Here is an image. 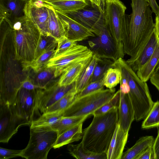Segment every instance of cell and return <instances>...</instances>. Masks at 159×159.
<instances>
[{"instance_id":"46","label":"cell","mask_w":159,"mask_h":159,"mask_svg":"<svg viewBox=\"0 0 159 159\" xmlns=\"http://www.w3.org/2000/svg\"><path fill=\"white\" fill-rule=\"evenodd\" d=\"M148 1L152 12L154 13L156 15H159V6L156 0H148Z\"/></svg>"},{"instance_id":"40","label":"cell","mask_w":159,"mask_h":159,"mask_svg":"<svg viewBox=\"0 0 159 159\" xmlns=\"http://www.w3.org/2000/svg\"><path fill=\"white\" fill-rule=\"evenodd\" d=\"M77 44L76 42L70 40L66 37L60 39L57 41V46L54 56L60 54Z\"/></svg>"},{"instance_id":"41","label":"cell","mask_w":159,"mask_h":159,"mask_svg":"<svg viewBox=\"0 0 159 159\" xmlns=\"http://www.w3.org/2000/svg\"><path fill=\"white\" fill-rule=\"evenodd\" d=\"M23 150H11L0 148V159H8L11 158L20 157Z\"/></svg>"},{"instance_id":"19","label":"cell","mask_w":159,"mask_h":159,"mask_svg":"<svg viewBox=\"0 0 159 159\" xmlns=\"http://www.w3.org/2000/svg\"><path fill=\"white\" fill-rule=\"evenodd\" d=\"M118 111L119 123L123 130L129 131L134 120V112L128 94L120 90Z\"/></svg>"},{"instance_id":"27","label":"cell","mask_w":159,"mask_h":159,"mask_svg":"<svg viewBox=\"0 0 159 159\" xmlns=\"http://www.w3.org/2000/svg\"><path fill=\"white\" fill-rule=\"evenodd\" d=\"M67 149L72 156L77 159H107V153L92 152L85 148L81 142L77 144H69Z\"/></svg>"},{"instance_id":"50","label":"cell","mask_w":159,"mask_h":159,"mask_svg":"<svg viewBox=\"0 0 159 159\" xmlns=\"http://www.w3.org/2000/svg\"><path fill=\"white\" fill-rule=\"evenodd\" d=\"M106 0L110 1H111V0Z\"/></svg>"},{"instance_id":"22","label":"cell","mask_w":159,"mask_h":159,"mask_svg":"<svg viewBox=\"0 0 159 159\" xmlns=\"http://www.w3.org/2000/svg\"><path fill=\"white\" fill-rule=\"evenodd\" d=\"M91 58L79 62L66 69L59 79V85L61 86H67L75 83Z\"/></svg>"},{"instance_id":"32","label":"cell","mask_w":159,"mask_h":159,"mask_svg":"<svg viewBox=\"0 0 159 159\" xmlns=\"http://www.w3.org/2000/svg\"><path fill=\"white\" fill-rule=\"evenodd\" d=\"M57 43L49 48L30 65L29 68L35 72L45 67L49 60L54 55Z\"/></svg>"},{"instance_id":"14","label":"cell","mask_w":159,"mask_h":159,"mask_svg":"<svg viewBox=\"0 0 159 159\" xmlns=\"http://www.w3.org/2000/svg\"><path fill=\"white\" fill-rule=\"evenodd\" d=\"M35 95L36 90H29L21 87L12 105L17 115L31 123L34 120V114L38 112L35 105Z\"/></svg>"},{"instance_id":"36","label":"cell","mask_w":159,"mask_h":159,"mask_svg":"<svg viewBox=\"0 0 159 159\" xmlns=\"http://www.w3.org/2000/svg\"><path fill=\"white\" fill-rule=\"evenodd\" d=\"M121 76V72L119 69L110 67L106 72L103 77L104 86L109 89L114 88L120 83Z\"/></svg>"},{"instance_id":"28","label":"cell","mask_w":159,"mask_h":159,"mask_svg":"<svg viewBox=\"0 0 159 159\" xmlns=\"http://www.w3.org/2000/svg\"><path fill=\"white\" fill-rule=\"evenodd\" d=\"M99 57L98 56L93 54L90 61L75 83V89L78 93L90 83L96 64Z\"/></svg>"},{"instance_id":"2","label":"cell","mask_w":159,"mask_h":159,"mask_svg":"<svg viewBox=\"0 0 159 159\" xmlns=\"http://www.w3.org/2000/svg\"><path fill=\"white\" fill-rule=\"evenodd\" d=\"M132 12L122 41L125 54L135 56L154 32V23L148 0H131Z\"/></svg>"},{"instance_id":"37","label":"cell","mask_w":159,"mask_h":159,"mask_svg":"<svg viewBox=\"0 0 159 159\" xmlns=\"http://www.w3.org/2000/svg\"><path fill=\"white\" fill-rule=\"evenodd\" d=\"M57 43V41L51 36L41 34L36 48L34 60L48 48Z\"/></svg>"},{"instance_id":"11","label":"cell","mask_w":159,"mask_h":159,"mask_svg":"<svg viewBox=\"0 0 159 159\" xmlns=\"http://www.w3.org/2000/svg\"><path fill=\"white\" fill-rule=\"evenodd\" d=\"M63 13L91 30L97 36L106 25L104 13L89 0L88 4L82 9Z\"/></svg>"},{"instance_id":"21","label":"cell","mask_w":159,"mask_h":159,"mask_svg":"<svg viewBox=\"0 0 159 159\" xmlns=\"http://www.w3.org/2000/svg\"><path fill=\"white\" fill-rule=\"evenodd\" d=\"M56 69L45 67L35 72L30 69L29 76L33 83L39 89H45L56 81Z\"/></svg>"},{"instance_id":"12","label":"cell","mask_w":159,"mask_h":159,"mask_svg":"<svg viewBox=\"0 0 159 159\" xmlns=\"http://www.w3.org/2000/svg\"><path fill=\"white\" fill-rule=\"evenodd\" d=\"M58 80L45 89L36 90V106L43 113L75 86V83L67 86H61L58 84Z\"/></svg>"},{"instance_id":"16","label":"cell","mask_w":159,"mask_h":159,"mask_svg":"<svg viewBox=\"0 0 159 159\" xmlns=\"http://www.w3.org/2000/svg\"><path fill=\"white\" fill-rule=\"evenodd\" d=\"M26 18L38 28L41 34H49L48 13L47 4L40 1L29 0L26 9Z\"/></svg>"},{"instance_id":"24","label":"cell","mask_w":159,"mask_h":159,"mask_svg":"<svg viewBox=\"0 0 159 159\" xmlns=\"http://www.w3.org/2000/svg\"><path fill=\"white\" fill-rule=\"evenodd\" d=\"M89 1V0H49L42 2L55 10L64 13L82 9L88 4Z\"/></svg>"},{"instance_id":"43","label":"cell","mask_w":159,"mask_h":159,"mask_svg":"<svg viewBox=\"0 0 159 159\" xmlns=\"http://www.w3.org/2000/svg\"><path fill=\"white\" fill-rule=\"evenodd\" d=\"M153 159H159V129L152 146Z\"/></svg>"},{"instance_id":"10","label":"cell","mask_w":159,"mask_h":159,"mask_svg":"<svg viewBox=\"0 0 159 159\" xmlns=\"http://www.w3.org/2000/svg\"><path fill=\"white\" fill-rule=\"evenodd\" d=\"M31 123L16 113L12 105L0 102V142L7 143L21 126Z\"/></svg>"},{"instance_id":"48","label":"cell","mask_w":159,"mask_h":159,"mask_svg":"<svg viewBox=\"0 0 159 159\" xmlns=\"http://www.w3.org/2000/svg\"><path fill=\"white\" fill-rule=\"evenodd\" d=\"M92 3L98 7L100 10L104 13L105 7V2L104 0H89Z\"/></svg>"},{"instance_id":"47","label":"cell","mask_w":159,"mask_h":159,"mask_svg":"<svg viewBox=\"0 0 159 159\" xmlns=\"http://www.w3.org/2000/svg\"><path fill=\"white\" fill-rule=\"evenodd\" d=\"M155 21L154 33L157 43L159 44V15H156Z\"/></svg>"},{"instance_id":"39","label":"cell","mask_w":159,"mask_h":159,"mask_svg":"<svg viewBox=\"0 0 159 159\" xmlns=\"http://www.w3.org/2000/svg\"><path fill=\"white\" fill-rule=\"evenodd\" d=\"M104 86L103 78L98 81L90 83L77 94V98L103 89Z\"/></svg>"},{"instance_id":"6","label":"cell","mask_w":159,"mask_h":159,"mask_svg":"<svg viewBox=\"0 0 159 159\" xmlns=\"http://www.w3.org/2000/svg\"><path fill=\"white\" fill-rule=\"evenodd\" d=\"M104 18L114 41L120 57L125 55L122 39L129 23L130 15L125 14L126 7L120 0L105 1Z\"/></svg>"},{"instance_id":"31","label":"cell","mask_w":159,"mask_h":159,"mask_svg":"<svg viewBox=\"0 0 159 159\" xmlns=\"http://www.w3.org/2000/svg\"><path fill=\"white\" fill-rule=\"evenodd\" d=\"M77 94L75 85L68 93L49 107L44 113L63 111L75 100L77 98Z\"/></svg>"},{"instance_id":"30","label":"cell","mask_w":159,"mask_h":159,"mask_svg":"<svg viewBox=\"0 0 159 159\" xmlns=\"http://www.w3.org/2000/svg\"><path fill=\"white\" fill-rule=\"evenodd\" d=\"M89 116H78L64 117L50 126L54 130L57 131L58 136L68 129L83 122Z\"/></svg>"},{"instance_id":"23","label":"cell","mask_w":159,"mask_h":159,"mask_svg":"<svg viewBox=\"0 0 159 159\" xmlns=\"http://www.w3.org/2000/svg\"><path fill=\"white\" fill-rule=\"evenodd\" d=\"M48 13V26L49 34L57 41L66 37V31L62 22L57 15L55 9L47 4Z\"/></svg>"},{"instance_id":"13","label":"cell","mask_w":159,"mask_h":159,"mask_svg":"<svg viewBox=\"0 0 159 159\" xmlns=\"http://www.w3.org/2000/svg\"><path fill=\"white\" fill-rule=\"evenodd\" d=\"M88 43L93 53L100 57L114 61L120 58L116 46L106 25L101 29L99 35L89 40Z\"/></svg>"},{"instance_id":"20","label":"cell","mask_w":159,"mask_h":159,"mask_svg":"<svg viewBox=\"0 0 159 159\" xmlns=\"http://www.w3.org/2000/svg\"><path fill=\"white\" fill-rule=\"evenodd\" d=\"M129 131L117 124L107 153V159H121L127 142Z\"/></svg>"},{"instance_id":"8","label":"cell","mask_w":159,"mask_h":159,"mask_svg":"<svg viewBox=\"0 0 159 159\" xmlns=\"http://www.w3.org/2000/svg\"><path fill=\"white\" fill-rule=\"evenodd\" d=\"M115 88L102 89L76 98L61 111L64 117L92 116L94 112L109 101L116 93Z\"/></svg>"},{"instance_id":"34","label":"cell","mask_w":159,"mask_h":159,"mask_svg":"<svg viewBox=\"0 0 159 159\" xmlns=\"http://www.w3.org/2000/svg\"><path fill=\"white\" fill-rule=\"evenodd\" d=\"M114 62L110 59L100 57L96 64L90 83L103 79L107 70L112 67Z\"/></svg>"},{"instance_id":"38","label":"cell","mask_w":159,"mask_h":159,"mask_svg":"<svg viewBox=\"0 0 159 159\" xmlns=\"http://www.w3.org/2000/svg\"><path fill=\"white\" fill-rule=\"evenodd\" d=\"M120 99V90L116 92L112 98L108 102L95 111L92 116L97 115L105 113L113 108L117 107L118 108Z\"/></svg>"},{"instance_id":"18","label":"cell","mask_w":159,"mask_h":159,"mask_svg":"<svg viewBox=\"0 0 159 159\" xmlns=\"http://www.w3.org/2000/svg\"><path fill=\"white\" fill-rule=\"evenodd\" d=\"M157 42L154 33L146 43L136 55L126 61L127 63L135 72L142 67L150 59L155 49Z\"/></svg>"},{"instance_id":"5","label":"cell","mask_w":159,"mask_h":159,"mask_svg":"<svg viewBox=\"0 0 159 159\" xmlns=\"http://www.w3.org/2000/svg\"><path fill=\"white\" fill-rule=\"evenodd\" d=\"M12 29L16 58L29 70L34 60L36 50L41 33L30 20L25 19L15 23Z\"/></svg>"},{"instance_id":"49","label":"cell","mask_w":159,"mask_h":159,"mask_svg":"<svg viewBox=\"0 0 159 159\" xmlns=\"http://www.w3.org/2000/svg\"><path fill=\"white\" fill-rule=\"evenodd\" d=\"M35 0L40 1H45L49 0Z\"/></svg>"},{"instance_id":"25","label":"cell","mask_w":159,"mask_h":159,"mask_svg":"<svg viewBox=\"0 0 159 159\" xmlns=\"http://www.w3.org/2000/svg\"><path fill=\"white\" fill-rule=\"evenodd\" d=\"M83 122L68 129L59 135L53 148H60L65 145L78 141L82 139L83 136Z\"/></svg>"},{"instance_id":"44","label":"cell","mask_w":159,"mask_h":159,"mask_svg":"<svg viewBox=\"0 0 159 159\" xmlns=\"http://www.w3.org/2000/svg\"><path fill=\"white\" fill-rule=\"evenodd\" d=\"M152 145L148 147L138 157L137 159H153Z\"/></svg>"},{"instance_id":"9","label":"cell","mask_w":159,"mask_h":159,"mask_svg":"<svg viewBox=\"0 0 159 159\" xmlns=\"http://www.w3.org/2000/svg\"><path fill=\"white\" fill-rule=\"evenodd\" d=\"M93 53L87 46L77 44L49 61L45 67L56 69L55 77L60 76L68 67L80 61L91 58Z\"/></svg>"},{"instance_id":"42","label":"cell","mask_w":159,"mask_h":159,"mask_svg":"<svg viewBox=\"0 0 159 159\" xmlns=\"http://www.w3.org/2000/svg\"><path fill=\"white\" fill-rule=\"evenodd\" d=\"M151 83L156 88L159 93V61L150 78Z\"/></svg>"},{"instance_id":"35","label":"cell","mask_w":159,"mask_h":159,"mask_svg":"<svg viewBox=\"0 0 159 159\" xmlns=\"http://www.w3.org/2000/svg\"><path fill=\"white\" fill-rule=\"evenodd\" d=\"M159 126V101L154 102L141 125L143 129H148Z\"/></svg>"},{"instance_id":"45","label":"cell","mask_w":159,"mask_h":159,"mask_svg":"<svg viewBox=\"0 0 159 159\" xmlns=\"http://www.w3.org/2000/svg\"><path fill=\"white\" fill-rule=\"evenodd\" d=\"M21 87L29 90H35L39 89L33 83L29 77V75L22 82Z\"/></svg>"},{"instance_id":"7","label":"cell","mask_w":159,"mask_h":159,"mask_svg":"<svg viewBox=\"0 0 159 159\" xmlns=\"http://www.w3.org/2000/svg\"><path fill=\"white\" fill-rule=\"evenodd\" d=\"M28 144L20 157L27 159H47L48 153L56 141L57 132L50 126L30 128Z\"/></svg>"},{"instance_id":"15","label":"cell","mask_w":159,"mask_h":159,"mask_svg":"<svg viewBox=\"0 0 159 159\" xmlns=\"http://www.w3.org/2000/svg\"><path fill=\"white\" fill-rule=\"evenodd\" d=\"M29 0H0V19H4L12 28L16 23L26 18Z\"/></svg>"},{"instance_id":"3","label":"cell","mask_w":159,"mask_h":159,"mask_svg":"<svg viewBox=\"0 0 159 159\" xmlns=\"http://www.w3.org/2000/svg\"><path fill=\"white\" fill-rule=\"evenodd\" d=\"M93 116L90 124L83 131L81 142L85 148L92 152L107 153L119 122L118 108Z\"/></svg>"},{"instance_id":"1","label":"cell","mask_w":159,"mask_h":159,"mask_svg":"<svg viewBox=\"0 0 159 159\" xmlns=\"http://www.w3.org/2000/svg\"><path fill=\"white\" fill-rule=\"evenodd\" d=\"M0 27V102L11 105L30 70H26L16 58L13 29L4 20Z\"/></svg>"},{"instance_id":"33","label":"cell","mask_w":159,"mask_h":159,"mask_svg":"<svg viewBox=\"0 0 159 159\" xmlns=\"http://www.w3.org/2000/svg\"><path fill=\"white\" fill-rule=\"evenodd\" d=\"M63 116L61 111L43 113L33 121L30 128L51 126Z\"/></svg>"},{"instance_id":"4","label":"cell","mask_w":159,"mask_h":159,"mask_svg":"<svg viewBox=\"0 0 159 159\" xmlns=\"http://www.w3.org/2000/svg\"><path fill=\"white\" fill-rule=\"evenodd\" d=\"M112 67L120 70L129 87L128 93L134 112V120L144 118L152 108L153 101L146 82L143 81L123 58L115 61Z\"/></svg>"},{"instance_id":"26","label":"cell","mask_w":159,"mask_h":159,"mask_svg":"<svg viewBox=\"0 0 159 159\" xmlns=\"http://www.w3.org/2000/svg\"><path fill=\"white\" fill-rule=\"evenodd\" d=\"M154 139L152 136L141 137L132 147L123 152L121 159H137L144 150L153 145Z\"/></svg>"},{"instance_id":"17","label":"cell","mask_w":159,"mask_h":159,"mask_svg":"<svg viewBox=\"0 0 159 159\" xmlns=\"http://www.w3.org/2000/svg\"><path fill=\"white\" fill-rule=\"evenodd\" d=\"M55 10L65 27L67 39L77 42L86 39L89 37H95L94 34L91 30L63 13Z\"/></svg>"},{"instance_id":"29","label":"cell","mask_w":159,"mask_h":159,"mask_svg":"<svg viewBox=\"0 0 159 159\" xmlns=\"http://www.w3.org/2000/svg\"><path fill=\"white\" fill-rule=\"evenodd\" d=\"M159 61V44L157 43L152 56L147 63L136 72V74L143 82H146L153 74Z\"/></svg>"}]
</instances>
